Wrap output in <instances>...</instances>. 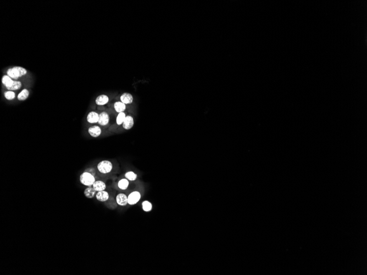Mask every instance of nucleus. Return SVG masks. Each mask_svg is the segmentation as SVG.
Segmentation results:
<instances>
[{
	"label": "nucleus",
	"instance_id": "nucleus-11",
	"mask_svg": "<svg viewBox=\"0 0 367 275\" xmlns=\"http://www.w3.org/2000/svg\"><path fill=\"white\" fill-rule=\"evenodd\" d=\"M109 102V97L106 95H101L97 97L95 103L99 106H104Z\"/></svg>",
	"mask_w": 367,
	"mask_h": 275
},
{
	"label": "nucleus",
	"instance_id": "nucleus-22",
	"mask_svg": "<svg viewBox=\"0 0 367 275\" xmlns=\"http://www.w3.org/2000/svg\"><path fill=\"white\" fill-rule=\"evenodd\" d=\"M126 114L124 112H120L119 113L118 115L116 116V123L117 125H120L123 124V121L126 118Z\"/></svg>",
	"mask_w": 367,
	"mask_h": 275
},
{
	"label": "nucleus",
	"instance_id": "nucleus-15",
	"mask_svg": "<svg viewBox=\"0 0 367 275\" xmlns=\"http://www.w3.org/2000/svg\"><path fill=\"white\" fill-rule=\"evenodd\" d=\"M22 83L20 81H17V80H14L13 83L10 85V86L6 87V88L9 91H15V90H19L22 87Z\"/></svg>",
	"mask_w": 367,
	"mask_h": 275
},
{
	"label": "nucleus",
	"instance_id": "nucleus-12",
	"mask_svg": "<svg viewBox=\"0 0 367 275\" xmlns=\"http://www.w3.org/2000/svg\"><path fill=\"white\" fill-rule=\"evenodd\" d=\"M92 187L97 192H99V191H104L106 188V184L104 183V182L101 181V180H97L94 182V184L92 185Z\"/></svg>",
	"mask_w": 367,
	"mask_h": 275
},
{
	"label": "nucleus",
	"instance_id": "nucleus-7",
	"mask_svg": "<svg viewBox=\"0 0 367 275\" xmlns=\"http://www.w3.org/2000/svg\"><path fill=\"white\" fill-rule=\"evenodd\" d=\"M116 203L120 206H126L128 204V197L124 193H119L116 196Z\"/></svg>",
	"mask_w": 367,
	"mask_h": 275
},
{
	"label": "nucleus",
	"instance_id": "nucleus-8",
	"mask_svg": "<svg viewBox=\"0 0 367 275\" xmlns=\"http://www.w3.org/2000/svg\"><path fill=\"white\" fill-rule=\"evenodd\" d=\"M134 124V121L133 118L130 115H128L126 116L122 125H123V127L124 129L130 130L133 127Z\"/></svg>",
	"mask_w": 367,
	"mask_h": 275
},
{
	"label": "nucleus",
	"instance_id": "nucleus-2",
	"mask_svg": "<svg viewBox=\"0 0 367 275\" xmlns=\"http://www.w3.org/2000/svg\"><path fill=\"white\" fill-rule=\"evenodd\" d=\"M80 181L84 186L91 187L96 181L95 176L88 172H83L80 176Z\"/></svg>",
	"mask_w": 367,
	"mask_h": 275
},
{
	"label": "nucleus",
	"instance_id": "nucleus-14",
	"mask_svg": "<svg viewBox=\"0 0 367 275\" xmlns=\"http://www.w3.org/2000/svg\"><path fill=\"white\" fill-rule=\"evenodd\" d=\"M96 191L92 186L88 187L84 190V195L88 198H93L96 194Z\"/></svg>",
	"mask_w": 367,
	"mask_h": 275
},
{
	"label": "nucleus",
	"instance_id": "nucleus-19",
	"mask_svg": "<svg viewBox=\"0 0 367 275\" xmlns=\"http://www.w3.org/2000/svg\"><path fill=\"white\" fill-rule=\"evenodd\" d=\"M13 80H13L8 75H5L3 76L1 81H2V83L3 85L5 86L6 87H7L8 86H10V85L12 83Z\"/></svg>",
	"mask_w": 367,
	"mask_h": 275
},
{
	"label": "nucleus",
	"instance_id": "nucleus-13",
	"mask_svg": "<svg viewBox=\"0 0 367 275\" xmlns=\"http://www.w3.org/2000/svg\"><path fill=\"white\" fill-rule=\"evenodd\" d=\"M120 101L125 104H131L133 101V97L132 96V94L124 93L120 96Z\"/></svg>",
	"mask_w": 367,
	"mask_h": 275
},
{
	"label": "nucleus",
	"instance_id": "nucleus-17",
	"mask_svg": "<svg viewBox=\"0 0 367 275\" xmlns=\"http://www.w3.org/2000/svg\"><path fill=\"white\" fill-rule=\"evenodd\" d=\"M29 96V91L27 89L25 88V89H23V90L18 94L17 99L19 101H25L28 99Z\"/></svg>",
	"mask_w": 367,
	"mask_h": 275
},
{
	"label": "nucleus",
	"instance_id": "nucleus-9",
	"mask_svg": "<svg viewBox=\"0 0 367 275\" xmlns=\"http://www.w3.org/2000/svg\"><path fill=\"white\" fill-rule=\"evenodd\" d=\"M99 114L95 111H90L87 116V121L90 124H95L98 123Z\"/></svg>",
	"mask_w": 367,
	"mask_h": 275
},
{
	"label": "nucleus",
	"instance_id": "nucleus-20",
	"mask_svg": "<svg viewBox=\"0 0 367 275\" xmlns=\"http://www.w3.org/2000/svg\"><path fill=\"white\" fill-rule=\"evenodd\" d=\"M142 209L146 212H149L152 210V203L148 200H145L142 202Z\"/></svg>",
	"mask_w": 367,
	"mask_h": 275
},
{
	"label": "nucleus",
	"instance_id": "nucleus-5",
	"mask_svg": "<svg viewBox=\"0 0 367 275\" xmlns=\"http://www.w3.org/2000/svg\"><path fill=\"white\" fill-rule=\"evenodd\" d=\"M109 114L106 111H103L99 114L98 123L101 126H106L109 123Z\"/></svg>",
	"mask_w": 367,
	"mask_h": 275
},
{
	"label": "nucleus",
	"instance_id": "nucleus-16",
	"mask_svg": "<svg viewBox=\"0 0 367 275\" xmlns=\"http://www.w3.org/2000/svg\"><path fill=\"white\" fill-rule=\"evenodd\" d=\"M114 108L115 111L117 113L123 112L126 109V104L123 103L121 101L120 102H116L114 104Z\"/></svg>",
	"mask_w": 367,
	"mask_h": 275
},
{
	"label": "nucleus",
	"instance_id": "nucleus-23",
	"mask_svg": "<svg viewBox=\"0 0 367 275\" xmlns=\"http://www.w3.org/2000/svg\"><path fill=\"white\" fill-rule=\"evenodd\" d=\"M4 96L6 99H7L8 101H12L15 99V92L13 91L8 90L4 92Z\"/></svg>",
	"mask_w": 367,
	"mask_h": 275
},
{
	"label": "nucleus",
	"instance_id": "nucleus-10",
	"mask_svg": "<svg viewBox=\"0 0 367 275\" xmlns=\"http://www.w3.org/2000/svg\"><path fill=\"white\" fill-rule=\"evenodd\" d=\"M109 193L106 191H102L97 192L96 194L97 200L100 202H104L108 200L109 199Z\"/></svg>",
	"mask_w": 367,
	"mask_h": 275
},
{
	"label": "nucleus",
	"instance_id": "nucleus-6",
	"mask_svg": "<svg viewBox=\"0 0 367 275\" xmlns=\"http://www.w3.org/2000/svg\"><path fill=\"white\" fill-rule=\"evenodd\" d=\"M88 132L91 136L93 137H97L101 135L102 133L101 129L97 125H94L89 127Z\"/></svg>",
	"mask_w": 367,
	"mask_h": 275
},
{
	"label": "nucleus",
	"instance_id": "nucleus-1",
	"mask_svg": "<svg viewBox=\"0 0 367 275\" xmlns=\"http://www.w3.org/2000/svg\"><path fill=\"white\" fill-rule=\"evenodd\" d=\"M27 74V69L19 66H15L9 68L7 71V75L14 80H17Z\"/></svg>",
	"mask_w": 367,
	"mask_h": 275
},
{
	"label": "nucleus",
	"instance_id": "nucleus-18",
	"mask_svg": "<svg viewBox=\"0 0 367 275\" xmlns=\"http://www.w3.org/2000/svg\"><path fill=\"white\" fill-rule=\"evenodd\" d=\"M129 182L128 180L125 179H122L119 180L118 183V186L119 188L122 190H125L128 188L129 186Z\"/></svg>",
	"mask_w": 367,
	"mask_h": 275
},
{
	"label": "nucleus",
	"instance_id": "nucleus-24",
	"mask_svg": "<svg viewBox=\"0 0 367 275\" xmlns=\"http://www.w3.org/2000/svg\"><path fill=\"white\" fill-rule=\"evenodd\" d=\"M86 172H89L90 174L93 175L94 176L95 175V173H96L95 169H93V168H89L88 170H86Z\"/></svg>",
	"mask_w": 367,
	"mask_h": 275
},
{
	"label": "nucleus",
	"instance_id": "nucleus-3",
	"mask_svg": "<svg viewBox=\"0 0 367 275\" xmlns=\"http://www.w3.org/2000/svg\"><path fill=\"white\" fill-rule=\"evenodd\" d=\"M97 168L100 173L107 174L111 172L113 169V164L109 160H104L99 163Z\"/></svg>",
	"mask_w": 367,
	"mask_h": 275
},
{
	"label": "nucleus",
	"instance_id": "nucleus-21",
	"mask_svg": "<svg viewBox=\"0 0 367 275\" xmlns=\"http://www.w3.org/2000/svg\"><path fill=\"white\" fill-rule=\"evenodd\" d=\"M124 176L127 180H128L129 181H135L137 178V174L134 172H132V171L127 172L125 174Z\"/></svg>",
	"mask_w": 367,
	"mask_h": 275
},
{
	"label": "nucleus",
	"instance_id": "nucleus-4",
	"mask_svg": "<svg viewBox=\"0 0 367 275\" xmlns=\"http://www.w3.org/2000/svg\"><path fill=\"white\" fill-rule=\"evenodd\" d=\"M141 199V194L138 191H134L129 194L128 196V204L130 205L136 204Z\"/></svg>",
	"mask_w": 367,
	"mask_h": 275
}]
</instances>
